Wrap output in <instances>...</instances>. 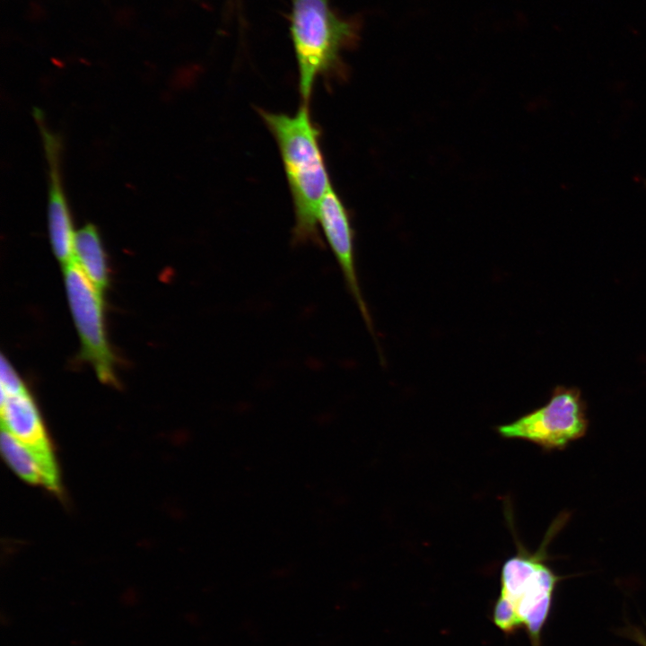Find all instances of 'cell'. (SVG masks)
<instances>
[{"label":"cell","instance_id":"cell-1","mask_svg":"<svg viewBox=\"0 0 646 646\" xmlns=\"http://www.w3.org/2000/svg\"><path fill=\"white\" fill-rule=\"evenodd\" d=\"M274 136L291 192L294 244L321 245L319 210L332 185L320 144V130L312 120L310 106L301 104L294 114L258 109Z\"/></svg>","mask_w":646,"mask_h":646},{"label":"cell","instance_id":"cell-2","mask_svg":"<svg viewBox=\"0 0 646 646\" xmlns=\"http://www.w3.org/2000/svg\"><path fill=\"white\" fill-rule=\"evenodd\" d=\"M301 104L310 106L319 76L331 75L343 66L341 51L356 43L358 22L338 17L328 0H292L290 16Z\"/></svg>","mask_w":646,"mask_h":646},{"label":"cell","instance_id":"cell-3","mask_svg":"<svg viewBox=\"0 0 646 646\" xmlns=\"http://www.w3.org/2000/svg\"><path fill=\"white\" fill-rule=\"evenodd\" d=\"M559 528L556 524L551 525L536 552L521 549L502 568L498 598L513 608L528 634L531 646H540L542 629L552 607L555 587L561 580L546 564L547 545Z\"/></svg>","mask_w":646,"mask_h":646},{"label":"cell","instance_id":"cell-4","mask_svg":"<svg viewBox=\"0 0 646 646\" xmlns=\"http://www.w3.org/2000/svg\"><path fill=\"white\" fill-rule=\"evenodd\" d=\"M587 407L580 389L557 386L546 405L497 428L501 436L534 442L546 450H563L588 430Z\"/></svg>","mask_w":646,"mask_h":646},{"label":"cell","instance_id":"cell-5","mask_svg":"<svg viewBox=\"0 0 646 646\" xmlns=\"http://www.w3.org/2000/svg\"><path fill=\"white\" fill-rule=\"evenodd\" d=\"M72 316L79 333L82 354L102 382L116 386L115 358L105 333L101 292L74 263L64 266Z\"/></svg>","mask_w":646,"mask_h":646},{"label":"cell","instance_id":"cell-6","mask_svg":"<svg viewBox=\"0 0 646 646\" xmlns=\"http://www.w3.org/2000/svg\"><path fill=\"white\" fill-rule=\"evenodd\" d=\"M319 224L369 331L374 336L373 323L361 291L354 257V235L351 217L339 195L331 185L319 210Z\"/></svg>","mask_w":646,"mask_h":646},{"label":"cell","instance_id":"cell-7","mask_svg":"<svg viewBox=\"0 0 646 646\" xmlns=\"http://www.w3.org/2000/svg\"><path fill=\"white\" fill-rule=\"evenodd\" d=\"M48 168V224L50 244L63 266L74 262L75 231L61 178V141L45 121L38 123Z\"/></svg>","mask_w":646,"mask_h":646},{"label":"cell","instance_id":"cell-8","mask_svg":"<svg viewBox=\"0 0 646 646\" xmlns=\"http://www.w3.org/2000/svg\"><path fill=\"white\" fill-rule=\"evenodd\" d=\"M3 428L39 454L53 458L39 413L28 390L1 396Z\"/></svg>","mask_w":646,"mask_h":646},{"label":"cell","instance_id":"cell-9","mask_svg":"<svg viewBox=\"0 0 646 646\" xmlns=\"http://www.w3.org/2000/svg\"><path fill=\"white\" fill-rule=\"evenodd\" d=\"M1 450L8 465L22 479L56 490L57 474L53 458L45 457L2 429Z\"/></svg>","mask_w":646,"mask_h":646},{"label":"cell","instance_id":"cell-10","mask_svg":"<svg viewBox=\"0 0 646 646\" xmlns=\"http://www.w3.org/2000/svg\"><path fill=\"white\" fill-rule=\"evenodd\" d=\"M74 263L102 292L108 285L109 271L106 255L98 230L87 223L75 231Z\"/></svg>","mask_w":646,"mask_h":646},{"label":"cell","instance_id":"cell-11","mask_svg":"<svg viewBox=\"0 0 646 646\" xmlns=\"http://www.w3.org/2000/svg\"><path fill=\"white\" fill-rule=\"evenodd\" d=\"M0 387L1 396L14 395L27 389L13 366L4 356L1 357Z\"/></svg>","mask_w":646,"mask_h":646},{"label":"cell","instance_id":"cell-12","mask_svg":"<svg viewBox=\"0 0 646 646\" xmlns=\"http://www.w3.org/2000/svg\"><path fill=\"white\" fill-rule=\"evenodd\" d=\"M634 633V638L638 641V642H640L642 646H646V639L643 636L640 635L638 632Z\"/></svg>","mask_w":646,"mask_h":646}]
</instances>
